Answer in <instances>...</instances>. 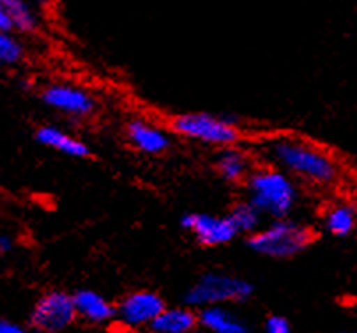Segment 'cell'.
I'll list each match as a JSON object with an SVG mask.
<instances>
[{
    "mask_svg": "<svg viewBox=\"0 0 357 333\" xmlns=\"http://www.w3.org/2000/svg\"><path fill=\"white\" fill-rule=\"evenodd\" d=\"M257 158L262 163L285 170L296 181L317 188L336 186L345 177L338 156L319 142L297 135H276L257 144Z\"/></svg>",
    "mask_w": 357,
    "mask_h": 333,
    "instance_id": "obj_1",
    "label": "cell"
},
{
    "mask_svg": "<svg viewBox=\"0 0 357 333\" xmlns=\"http://www.w3.org/2000/svg\"><path fill=\"white\" fill-rule=\"evenodd\" d=\"M243 186L246 199H250L269 220L292 216L299 202L297 181L273 165H257Z\"/></svg>",
    "mask_w": 357,
    "mask_h": 333,
    "instance_id": "obj_2",
    "label": "cell"
},
{
    "mask_svg": "<svg viewBox=\"0 0 357 333\" xmlns=\"http://www.w3.org/2000/svg\"><path fill=\"white\" fill-rule=\"evenodd\" d=\"M315 230L308 223L285 216L264 223L257 232L248 236L246 245L257 256L285 260L306 252L315 242Z\"/></svg>",
    "mask_w": 357,
    "mask_h": 333,
    "instance_id": "obj_3",
    "label": "cell"
},
{
    "mask_svg": "<svg viewBox=\"0 0 357 333\" xmlns=\"http://www.w3.org/2000/svg\"><path fill=\"white\" fill-rule=\"evenodd\" d=\"M168 128L175 137L184 140L198 142L206 146L223 147L239 146L244 138V131L234 119L223 115L211 114V112H183L172 115Z\"/></svg>",
    "mask_w": 357,
    "mask_h": 333,
    "instance_id": "obj_4",
    "label": "cell"
},
{
    "mask_svg": "<svg viewBox=\"0 0 357 333\" xmlns=\"http://www.w3.org/2000/svg\"><path fill=\"white\" fill-rule=\"evenodd\" d=\"M253 291V283L243 276L234 273L207 272L198 276L197 282L188 289L184 302L198 311L209 305L248 302Z\"/></svg>",
    "mask_w": 357,
    "mask_h": 333,
    "instance_id": "obj_5",
    "label": "cell"
},
{
    "mask_svg": "<svg viewBox=\"0 0 357 333\" xmlns=\"http://www.w3.org/2000/svg\"><path fill=\"white\" fill-rule=\"evenodd\" d=\"M45 107L75 121L91 119L98 112V100L91 91L71 82H50L39 89Z\"/></svg>",
    "mask_w": 357,
    "mask_h": 333,
    "instance_id": "obj_6",
    "label": "cell"
},
{
    "mask_svg": "<svg viewBox=\"0 0 357 333\" xmlns=\"http://www.w3.org/2000/svg\"><path fill=\"white\" fill-rule=\"evenodd\" d=\"M78 319L75 298L62 289L45 291L31 311V326L39 333H61Z\"/></svg>",
    "mask_w": 357,
    "mask_h": 333,
    "instance_id": "obj_7",
    "label": "cell"
},
{
    "mask_svg": "<svg viewBox=\"0 0 357 333\" xmlns=\"http://www.w3.org/2000/svg\"><path fill=\"white\" fill-rule=\"evenodd\" d=\"M181 227L195 237V242L204 249H218L232 243L239 230L228 215L211 213H188L181 219Z\"/></svg>",
    "mask_w": 357,
    "mask_h": 333,
    "instance_id": "obj_8",
    "label": "cell"
},
{
    "mask_svg": "<svg viewBox=\"0 0 357 333\" xmlns=\"http://www.w3.org/2000/svg\"><path fill=\"white\" fill-rule=\"evenodd\" d=\"M165 298L152 289H137L122 296L117 303V321L124 328H149L165 311Z\"/></svg>",
    "mask_w": 357,
    "mask_h": 333,
    "instance_id": "obj_9",
    "label": "cell"
},
{
    "mask_svg": "<svg viewBox=\"0 0 357 333\" xmlns=\"http://www.w3.org/2000/svg\"><path fill=\"white\" fill-rule=\"evenodd\" d=\"M172 130L147 117H133L124 126L126 142L147 156H160L172 147Z\"/></svg>",
    "mask_w": 357,
    "mask_h": 333,
    "instance_id": "obj_10",
    "label": "cell"
},
{
    "mask_svg": "<svg viewBox=\"0 0 357 333\" xmlns=\"http://www.w3.org/2000/svg\"><path fill=\"white\" fill-rule=\"evenodd\" d=\"M257 154L241 146L223 147L218 153L214 167L216 174L230 184H244L257 167Z\"/></svg>",
    "mask_w": 357,
    "mask_h": 333,
    "instance_id": "obj_11",
    "label": "cell"
},
{
    "mask_svg": "<svg viewBox=\"0 0 357 333\" xmlns=\"http://www.w3.org/2000/svg\"><path fill=\"white\" fill-rule=\"evenodd\" d=\"M34 138L39 146L69 158H89L92 154L87 142H84L76 135L68 133L64 128L55 126V124H41V126H38L34 131Z\"/></svg>",
    "mask_w": 357,
    "mask_h": 333,
    "instance_id": "obj_12",
    "label": "cell"
},
{
    "mask_svg": "<svg viewBox=\"0 0 357 333\" xmlns=\"http://www.w3.org/2000/svg\"><path fill=\"white\" fill-rule=\"evenodd\" d=\"M78 319L94 326H103L117 319V305L94 289H78L73 295Z\"/></svg>",
    "mask_w": 357,
    "mask_h": 333,
    "instance_id": "obj_13",
    "label": "cell"
},
{
    "mask_svg": "<svg viewBox=\"0 0 357 333\" xmlns=\"http://www.w3.org/2000/svg\"><path fill=\"white\" fill-rule=\"evenodd\" d=\"M324 230L335 237H349L357 230V206L350 200H333L320 216Z\"/></svg>",
    "mask_w": 357,
    "mask_h": 333,
    "instance_id": "obj_14",
    "label": "cell"
},
{
    "mask_svg": "<svg viewBox=\"0 0 357 333\" xmlns=\"http://www.w3.org/2000/svg\"><path fill=\"white\" fill-rule=\"evenodd\" d=\"M200 328L198 311L193 306H165L149 326V333H197Z\"/></svg>",
    "mask_w": 357,
    "mask_h": 333,
    "instance_id": "obj_15",
    "label": "cell"
},
{
    "mask_svg": "<svg viewBox=\"0 0 357 333\" xmlns=\"http://www.w3.org/2000/svg\"><path fill=\"white\" fill-rule=\"evenodd\" d=\"M0 11L11 18L20 36H36L41 31V11L31 0H0Z\"/></svg>",
    "mask_w": 357,
    "mask_h": 333,
    "instance_id": "obj_16",
    "label": "cell"
},
{
    "mask_svg": "<svg viewBox=\"0 0 357 333\" xmlns=\"http://www.w3.org/2000/svg\"><path fill=\"white\" fill-rule=\"evenodd\" d=\"M200 328L218 333H250V326L225 305H209L198 309Z\"/></svg>",
    "mask_w": 357,
    "mask_h": 333,
    "instance_id": "obj_17",
    "label": "cell"
},
{
    "mask_svg": "<svg viewBox=\"0 0 357 333\" xmlns=\"http://www.w3.org/2000/svg\"><path fill=\"white\" fill-rule=\"evenodd\" d=\"M228 216L234 222L236 229L239 230V234H246V236H251L253 232H257L264 225V220H266V216L262 215V211L255 206L250 199H246V197L237 200L230 207Z\"/></svg>",
    "mask_w": 357,
    "mask_h": 333,
    "instance_id": "obj_18",
    "label": "cell"
},
{
    "mask_svg": "<svg viewBox=\"0 0 357 333\" xmlns=\"http://www.w3.org/2000/svg\"><path fill=\"white\" fill-rule=\"evenodd\" d=\"M27 59V46L23 36L15 32H0V64L4 68H18Z\"/></svg>",
    "mask_w": 357,
    "mask_h": 333,
    "instance_id": "obj_19",
    "label": "cell"
},
{
    "mask_svg": "<svg viewBox=\"0 0 357 333\" xmlns=\"http://www.w3.org/2000/svg\"><path fill=\"white\" fill-rule=\"evenodd\" d=\"M264 333H292V325L283 316H269L264 323Z\"/></svg>",
    "mask_w": 357,
    "mask_h": 333,
    "instance_id": "obj_20",
    "label": "cell"
},
{
    "mask_svg": "<svg viewBox=\"0 0 357 333\" xmlns=\"http://www.w3.org/2000/svg\"><path fill=\"white\" fill-rule=\"evenodd\" d=\"M0 333H29V330L20 323L11 321V319H2L0 321Z\"/></svg>",
    "mask_w": 357,
    "mask_h": 333,
    "instance_id": "obj_21",
    "label": "cell"
},
{
    "mask_svg": "<svg viewBox=\"0 0 357 333\" xmlns=\"http://www.w3.org/2000/svg\"><path fill=\"white\" fill-rule=\"evenodd\" d=\"M31 2L41 11V15H46L57 6V0H31Z\"/></svg>",
    "mask_w": 357,
    "mask_h": 333,
    "instance_id": "obj_22",
    "label": "cell"
},
{
    "mask_svg": "<svg viewBox=\"0 0 357 333\" xmlns=\"http://www.w3.org/2000/svg\"><path fill=\"white\" fill-rule=\"evenodd\" d=\"M13 246H15V239H13L8 232L2 234V236H0V252L9 253L13 250Z\"/></svg>",
    "mask_w": 357,
    "mask_h": 333,
    "instance_id": "obj_23",
    "label": "cell"
},
{
    "mask_svg": "<svg viewBox=\"0 0 357 333\" xmlns=\"http://www.w3.org/2000/svg\"><path fill=\"white\" fill-rule=\"evenodd\" d=\"M204 333H218V332H211V330H206V332Z\"/></svg>",
    "mask_w": 357,
    "mask_h": 333,
    "instance_id": "obj_24",
    "label": "cell"
},
{
    "mask_svg": "<svg viewBox=\"0 0 357 333\" xmlns=\"http://www.w3.org/2000/svg\"><path fill=\"white\" fill-rule=\"evenodd\" d=\"M338 333H357V332H338Z\"/></svg>",
    "mask_w": 357,
    "mask_h": 333,
    "instance_id": "obj_25",
    "label": "cell"
}]
</instances>
